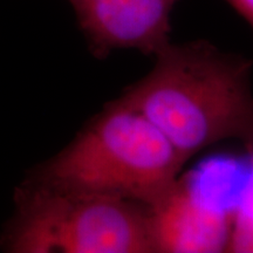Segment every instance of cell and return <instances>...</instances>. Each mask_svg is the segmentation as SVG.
<instances>
[{
	"instance_id": "cell-1",
	"label": "cell",
	"mask_w": 253,
	"mask_h": 253,
	"mask_svg": "<svg viewBox=\"0 0 253 253\" xmlns=\"http://www.w3.org/2000/svg\"><path fill=\"white\" fill-rule=\"evenodd\" d=\"M122 99L148 118L186 161L224 141L253 151V61L209 41L170 42Z\"/></svg>"
},
{
	"instance_id": "cell-2",
	"label": "cell",
	"mask_w": 253,
	"mask_h": 253,
	"mask_svg": "<svg viewBox=\"0 0 253 253\" xmlns=\"http://www.w3.org/2000/svg\"><path fill=\"white\" fill-rule=\"evenodd\" d=\"M186 162L149 119L120 97L27 179L147 205L181 177Z\"/></svg>"
},
{
	"instance_id": "cell-3",
	"label": "cell",
	"mask_w": 253,
	"mask_h": 253,
	"mask_svg": "<svg viewBox=\"0 0 253 253\" xmlns=\"http://www.w3.org/2000/svg\"><path fill=\"white\" fill-rule=\"evenodd\" d=\"M2 248L18 253H154L147 205L26 179Z\"/></svg>"
},
{
	"instance_id": "cell-4",
	"label": "cell",
	"mask_w": 253,
	"mask_h": 253,
	"mask_svg": "<svg viewBox=\"0 0 253 253\" xmlns=\"http://www.w3.org/2000/svg\"><path fill=\"white\" fill-rule=\"evenodd\" d=\"M177 0H68L91 54L107 58L116 49L156 55L169 45Z\"/></svg>"
},
{
	"instance_id": "cell-5",
	"label": "cell",
	"mask_w": 253,
	"mask_h": 253,
	"mask_svg": "<svg viewBox=\"0 0 253 253\" xmlns=\"http://www.w3.org/2000/svg\"><path fill=\"white\" fill-rule=\"evenodd\" d=\"M147 209L155 252H229L230 210L208 203L188 177H179Z\"/></svg>"
},
{
	"instance_id": "cell-6",
	"label": "cell",
	"mask_w": 253,
	"mask_h": 253,
	"mask_svg": "<svg viewBox=\"0 0 253 253\" xmlns=\"http://www.w3.org/2000/svg\"><path fill=\"white\" fill-rule=\"evenodd\" d=\"M251 175L240 201L231 212L229 252H253V151L249 153Z\"/></svg>"
},
{
	"instance_id": "cell-7",
	"label": "cell",
	"mask_w": 253,
	"mask_h": 253,
	"mask_svg": "<svg viewBox=\"0 0 253 253\" xmlns=\"http://www.w3.org/2000/svg\"><path fill=\"white\" fill-rule=\"evenodd\" d=\"M253 28V0H226Z\"/></svg>"
}]
</instances>
